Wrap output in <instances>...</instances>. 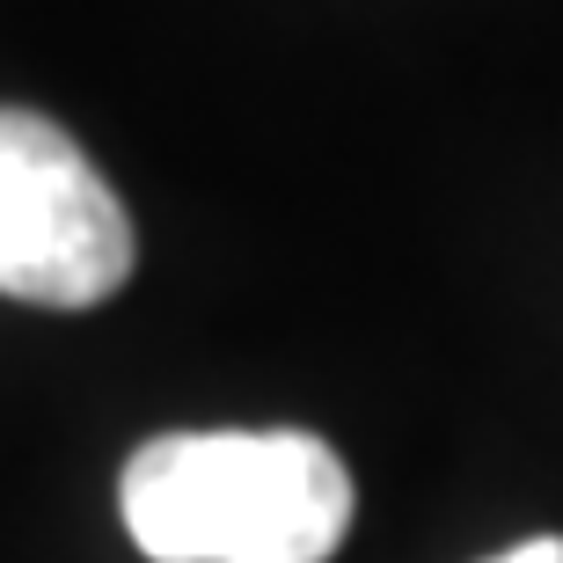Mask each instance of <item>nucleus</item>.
Here are the masks:
<instances>
[{"mask_svg":"<svg viewBox=\"0 0 563 563\" xmlns=\"http://www.w3.org/2000/svg\"><path fill=\"white\" fill-rule=\"evenodd\" d=\"M154 563H330L352 534V468L314 432H168L118 483Z\"/></svg>","mask_w":563,"mask_h":563,"instance_id":"obj_1","label":"nucleus"},{"mask_svg":"<svg viewBox=\"0 0 563 563\" xmlns=\"http://www.w3.org/2000/svg\"><path fill=\"white\" fill-rule=\"evenodd\" d=\"M132 278V220L103 168L37 110H0V292L96 308Z\"/></svg>","mask_w":563,"mask_h":563,"instance_id":"obj_2","label":"nucleus"},{"mask_svg":"<svg viewBox=\"0 0 563 563\" xmlns=\"http://www.w3.org/2000/svg\"><path fill=\"white\" fill-rule=\"evenodd\" d=\"M490 563H563V534H534V542L505 549V556H490Z\"/></svg>","mask_w":563,"mask_h":563,"instance_id":"obj_3","label":"nucleus"}]
</instances>
